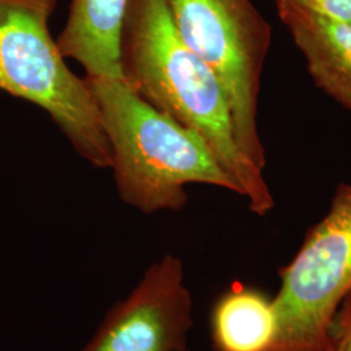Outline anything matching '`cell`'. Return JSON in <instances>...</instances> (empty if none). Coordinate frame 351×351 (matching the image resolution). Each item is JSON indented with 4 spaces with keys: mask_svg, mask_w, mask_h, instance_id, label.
Wrapping results in <instances>:
<instances>
[{
    "mask_svg": "<svg viewBox=\"0 0 351 351\" xmlns=\"http://www.w3.org/2000/svg\"><path fill=\"white\" fill-rule=\"evenodd\" d=\"M328 341V351H351V289L332 319Z\"/></svg>",
    "mask_w": 351,
    "mask_h": 351,
    "instance_id": "cell-10",
    "label": "cell"
},
{
    "mask_svg": "<svg viewBox=\"0 0 351 351\" xmlns=\"http://www.w3.org/2000/svg\"><path fill=\"white\" fill-rule=\"evenodd\" d=\"M167 5L184 43L224 88L239 149L264 171L259 98L271 25L252 0H167Z\"/></svg>",
    "mask_w": 351,
    "mask_h": 351,
    "instance_id": "cell-4",
    "label": "cell"
},
{
    "mask_svg": "<svg viewBox=\"0 0 351 351\" xmlns=\"http://www.w3.org/2000/svg\"><path fill=\"white\" fill-rule=\"evenodd\" d=\"M56 4L0 0V91L43 110L78 156L110 168V145L88 82L69 69L51 34Z\"/></svg>",
    "mask_w": 351,
    "mask_h": 351,
    "instance_id": "cell-3",
    "label": "cell"
},
{
    "mask_svg": "<svg viewBox=\"0 0 351 351\" xmlns=\"http://www.w3.org/2000/svg\"><path fill=\"white\" fill-rule=\"evenodd\" d=\"M173 255L151 264L138 285L107 313L82 351H188L193 301Z\"/></svg>",
    "mask_w": 351,
    "mask_h": 351,
    "instance_id": "cell-6",
    "label": "cell"
},
{
    "mask_svg": "<svg viewBox=\"0 0 351 351\" xmlns=\"http://www.w3.org/2000/svg\"><path fill=\"white\" fill-rule=\"evenodd\" d=\"M276 8L317 88L351 111V25L287 3Z\"/></svg>",
    "mask_w": 351,
    "mask_h": 351,
    "instance_id": "cell-7",
    "label": "cell"
},
{
    "mask_svg": "<svg viewBox=\"0 0 351 351\" xmlns=\"http://www.w3.org/2000/svg\"><path fill=\"white\" fill-rule=\"evenodd\" d=\"M120 65L123 81L141 98L207 142L251 213L265 216L274 210L263 169L239 149L224 88L180 37L167 0H129Z\"/></svg>",
    "mask_w": 351,
    "mask_h": 351,
    "instance_id": "cell-1",
    "label": "cell"
},
{
    "mask_svg": "<svg viewBox=\"0 0 351 351\" xmlns=\"http://www.w3.org/2000/svg\"><path fill=\"white\" fill-rule=\"evenodd\" d=\"M129 0H71L68 17L56 39L65 59L85 77L120 78V37Z\"/></svg>",
    "mask_w": 351,
    "mask_h": 351,
    "instance_id": "cell-8",
    "label": "cell"
},
{
    "mask_svg": "<svg viewBox=\"0 0 351 351\" xmlns=\"http://www.w3.org/2000/svg\"><path fill=\"white\" fill-rule=\"evenodd\" d=\"M111 150L121 201L143 213L181 211L186 185L204 184L241 195L236 181L198 133L159 111L120 78L85 77Z\"/></svg>",
    "mask_w": 351,
    "mask_h": 351,
    "instance_id": "cell-2",
    "label": "cell"
},
{
    "mask_svg": "<svg viewBox=\"0 0 351 351\" xmlns=\"http://www.w3.org/2000/svg\"><path fill=\"white\" fill-rule=\"evenodd\" d=\"M272 351H328V330L351 289V185L339 184L324 217L278 269Z\"/></svg>",
    "mask_w": 351,
    "mask_h": 351,
    "instance_id": "cell-5",
    "label": "cell"
},
{
    "mask_svg": "<svg viewBox=\"0 0 351 351\" xmlns=\"http://www.w3.org/2000/svg\"><path fill=\"white\" fill-rule=\"evenodd\" d=\"M210 326L215 351H272L277 335L274 298L261 289L233 284L213 303Z\"/></svg>",
    "mask_w": 351,
    "mask_h": 351,
    "instance_id": "cell-9",
    "label": "cell"
},
{
    "mask_svg": "<svg viewBox=\"0 0 351 351\" xmlns=\"http://www.w3.org/2000/svg\"><path fill=\"white\" fill-rule=\"evenodd\" d=\"M317 16L351 25V0H276Z\"/></svg>",
    "mask_w": 351,
    "mask_h": 351,
    "instance_id": "cell-11",
    "label": "cell"
}]
</instances>
